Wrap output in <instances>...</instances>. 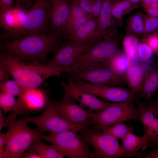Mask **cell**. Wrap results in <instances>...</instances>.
<instances>
[{
    "label": "cell",
    "mask_w": 158,
    "mask_h": 158,
    "mask_svg": "<svg viewBox=\"0 0 158 158\" xmlns=\"http://www.w3.org/2000/svg\"><path fill=\"white\" fill-rule=\"evenodd\" d=\"M61 36L35 33L1 44V51L21 60L43 64L62 44Z\"/></svg>",
    "instance_id": "6da1fadb"
},
{
    "label": "cell",
    "mask_w": 158,
    "mask_h": 158,
    "mask_svg": "<svg viewBox=\"0 0 158 158\" xmlns=\"http://www.w3.org/2000/svg\"><path fill=\"white\" fill-rule=\"evenodd\" d=\"M0 61L10 72L14 80L27 88H37L48 78L61 77L63 70L49 67L45 64L21 60L1 51Z\"/></svg>",
    "instance_id": "7a4b0ae2"
},
{
    "label": "cell",
    "mask_w": 158,
    "mask_h": 158,
    "mask_svg": "<svg viewBox=\"0 0 158 158\" xmlns=\"http://www.w3.org/2000/svg\"><path fill=\"white\" fill-rule=\"evenodd\" d=\"M51 7L50 0H36L25 12L19 25L5 32L1 35V40L4 42L32 34H47L49 31Z\"/></svg>",
    "instance_id": "3957f363"
},
{
    "label": "cell",
    "mask_w": 158,
    "mask_h": 158,
    "mask_svg": "<svg viewBox=\"0 0 158 158\" xmlns=\"http://www.w3.org/2000/svg\"><path fill=\"white\" fill-rule=\"evenodd\" d=\"M17 114L11 111L7 121L10 136L5 150L8 158H21L25 151L35 142L43 139V133L37 129H33L23 118L17 120Z\"/></svg>",
    "instance_id": "277c9868"
},
{
    "label": "cell",
    "mask_w": 158,
    "mask_h": 158,
    "mask_svg": "<svg viewBox=\"0 0 158 158\" xmlns=\"http://www.w3.org/2000/svg\"><path fill=\"white\" fill-rule=\"evenodd\" d=\"M94 129L102 131L104 129L120 122L139 119L138 108L129 102H118L103 110L92 113Z\"/></svg>",
    "instance_id": "5b68a950"
},
{
    "label": "cell",
    "mask_w": 158,
    "mask_h": 158,
    "mask_svg": "<svg viewBox=\"0 0 158 158\" xmlns=\"http://www.w3.org/2000/svg\"><path fill=\"white\" fill-rule=\"evenodd\" d=\"M43 139L54 145L65 157L70 158H93V152L83 137L76 132L67 131L44 135Z\"/></svg>",
    "instance_id": "8992f818"
},
{
    "label": "cell",
    "mask_w": 158,
    "mask_h": 158,
    "mask_svg": "<svg viewBox=\"0 0 158 158\" xmlns=\"http://www.w3.org/2000/svg\"><path fill=\"white\" fill-rule=\"evenodd\" d=\"M79 134L93 148V158H119L126 154L118 140L107 133L94 129L83 128Z\"/></svg>",
    "instance_id": "52a82bcc"
},
{
    "label": "cell",
    "mask_w": 158,
    "mask_h": 158,
    "mask_svg": "<svg viewBox=\"0 0 158 158\" xmlns=\"http://www.w3.org/2000/svg\"><path fill=\"white\" fill-rule=\"evenodd\" d=\"M120 51L118 41L112 35L105 38L80 54L67 70L70 73L94 63L109 60Z\"/></svg>",
    "instance_id": "ba28073f"
},
{
    "label": "cell",
    "mask_w": 158,
    "mask_h": 158,
    "mask_svg": "<svg viewBox=\"0 0 158 158\" xmlns=\"http://www.w3.org/2000/svg\"><path fill=\"white\" fill-rule=\"evenodd\" d=\"M23 119L27 122L35 125L40 131L44 133H58L67 131L78 132L87 128L81 125L75 124L63 118L56 109L53 102H50L40 115L35 117H26Z\"/></svg>",
    "instance_id": "9c48e42d"
},
{
    "label": "cell",
    "mask_w": 158,
    "mask_h": 158,
    "mask_svg": "<svg viewBox=\"0 0 158 158\" xmlns=\"http://www.w3.org/2000/svg\"><path fill=\"white\" fill-rule=\"evenodd\" d=\"M68 73L70 78L95 85L119 86L126 83L124 78L116 73L105 61L92 64Z\"/></svg>",
    "instance_id": "30bf717a"
},
{
    "label": "cell",
    "mask_w": 158,
    "mask_h": 158,
    "mask_svg": "<svg viewBox=\"0 0 158 158\" xmlns=\"http://www.w3.org/2000/svg\"><path fill=\"white\" fill-rule=\"evenodd\" d=\"M69 78L78 87L108 101L133 104L137 100L136 94L130 89L95 85L78 79Z\"/></svg>",
    "instance_id": "8fae6325"
},
{
    "label": "cell",
    "mask_w": 158,
    "mask_h": 158,
    "mask_svg": "<svg viewBox=\"0 0 158 158\" xmlns=\"http://www.w3.org/2000/svg\"><path fill=\"white\" fill-rule=\"evenodd\" d=\"M97 43L81 42L67 39L54 53V56L47 59L45 64L51 67L62 69L66 72L80 54Z\"/></svg>",
    "instance_id": "7c38bea8"
},
{
    "label": "cell",
    "mask_w": 158,
    "mask_h": 158,
    "mask_svg": "<svg viewBox=\"0 0 158 158\" xmlns=\"http://www.w3.org/2000/svg\"><path fill=\"white\" fill-rule=\"evenodd\" d=\"M75 100L64 94L62 99L58 102H53L58 112L65 120L75 124L88 127L93 124L92 111L84 109L77 104Z\"/></svg>",
    "instance_id": "4fadbf2b"
},
{
    "label": "cell",
    "mask_w": 158,
    "mask_h": 158,
    "mask_svg": "<svg viewBox=\"0 0 158 158\" xmlns=\"http://www.w3.org/2000/svg\"><path fill=\"white\" fill-rule=\"evenodd\" d=\"M139 119L143 125L147 142L143 151L150 146L158 145V110L155 108L137 100Z\"/></svg>",
    "instance_id": "5bb4252c"
},
{
    "label": "cell",
    "mask_w": 158,
    "mask_h": 158,
    "mask_svg": "<svg viewBox=\"0 0 158 158\" xmlns=\"http://www.w3.org/2000/svg\"><path fill=\"white\" fill-rule=\"evenodd\" d=\"M68 79L67 83L62 82L61 84L64 94L78 101L82 107H88L92 111H100L113 104L99 99L95 95L78 87L71 78Z\"/></svg>",
    "instance_id": "9a60e30c"
},
{
    "label": "cell",
    "mask_w": 158,
    "mask_h": 158,
    "mask_svg": "<svg viewBox=\"0 0 158 158\" xmlns=\"http://www.w3.org/2000/svg\"><path fill=\"white\" fill-rule=\"evenodd\" d=\"M50 34L62 36L71 4L74 0H50Z\"/></svg>",
    "instance_id": "2e32d148"
},
{
    "label": "cell",
    "mask_w": 158,
    "mask_h": 158,
    "mask_svg": "<svg viewBox=\"0 0 158 158\" xmlns=\"http://www.w3.org/2000/svg\"><path fill=\"white\" fill-rule=\"evenodd\" d=\"M66 37L67 39L81 42L95 43L105 38L99 28L97 18L93 16L79 28Z\"/></svg>",
    "instance_id": "e0dca14e"
},
{
    "label": "cell",
    "mask_w": 158,
    "mask_h": 158,
    "mask_svg": "<svg viewBox=\"0 0 158 158\" xmlns=\"http://www.w3.org/2000/svg\"><path fill=\"white\" fill-rule=\"evenodd\" d=\"M148 68L143 63L131 62L125 73L126 83L136 95L140 91Z\"/></svg>",
    "instance_id": "ac0fdd59"
},
{
    "label": "cell",
    "mask_w": 158,
    "mask_h": 158,
    "mask_svg": "<svg viewBox=\"0 0 158 158\" xmlns=\"http://www.w3.org/2000/svg\"><path fill=\"white\" fill-rule=\"evenodd\" d=\"M158 90V62L156 65L149 69L139 92L137 95L147 101H150Z\"/></svg>",
    "instance_id": "d6986e66"
},
{
    "label": "cell",
    "mask_w": 158,
    "mask_h": 158,
    "mask_svg": "<svg viewBox=\"0 0 158 158\" xmlns=\"http://www.w3.org/2000/svg\"><path fill=\"white\" fill-rule=\"evenodd\" d=\"M18 97L27 111L42 109L47 102L43 92L37 88H27L21 97Z\"/></svg>",
    "instance_id": "ffe728a7"
},
{
    "label": "cell",
    "mask_w": 158,
    "mask_h": 158,
    "mask_svg": "<svg viewBox=\"0 0 158 158\" xmlns=\"http://www.w3.org/2000/svg\"><path fill=\"white\" fill-rule=\"evenodd\" d=\"M121 140L122 146L126 153V157H141L142 153L139 152V151L140 150L143 151L147 142L144 134L142 136H139L134 135L133 132H130Z\"/></svg>",
    "instance_id": "44dd1931"
},
{
    "label": "cell",
    "mask_w": 158,
    "mask_h": 158,
    "mask_svg": "<svg viewBox=\"0 0 158 158\" xmlns=\"http://www.w3.org/2000/svg\"><path fill=\"white\" fill-rule=\"evenodd\" d=\"M111 0H104L97 22L99 30L105 37L110 35L109 29L113 24Z\"/></svg>",
    "instance_id": "7402d4cb"
},
{
    "label": "cell",
    "mask_w": 158,
    "mask_h": 158,
    "mask_svg": "<svg viewBox=\"0 0 158 158\" xmlns=\"http://www.w3.org/2000/svg\"><path fill=\"white\" fill-rule=\"evenodd\" d=\"M25 12L22 10L20 7L12 8H11L0 17L1 26L6 32L14 29L21 22Z\"/></svg>",
    "instance_id": "603a6c76"
},
{
    "label": "cell",
    "mask_w": 158,
    "mask_h": 158,
    "mask_svg": "<svg viewBox=\"0 0 158 158\" xmlns=\"http://www.w3.org/2000/svg\"><path fill=\"white\" fill-rule=\"evenodd\" d=\"M0 107L5 113L10 111L22 115L26 111L20 99L18 98L16 100L15 96L11 95L1 92Z\"/></svg>",
    "instance_id": "cb8c5ba5"
},
{
    "label": "cell",
    "mask_w": 158,
    "mask_h": 158,
    "mask_svg": "<svg viewBox=\"0 0 158 158\" xmlns=\"http://www.w3.org/2000/svg\"><path fill=\"white\" fill-rule=\"evenodd\" d=\"M126 29L127 33L145 36L144 14L138 11L130 16L127 20Z\"/></svg>",
    "instance_id": "d4e9b609"
},
{
    "label": "cell",
    "mask_w": 158,
    "mask_h": 158,
    "mask_svg": "<svg viewBox=\"0 0 158 158\" xmlns=\"http://www.w3.org/2000/svg\"><path fill=\"white\" fill-rule=\"evenodd\" d=\"M140 6V4H134L128 0H116L112 3L111 5L112 16L116 20L118 25H121L123 16Z\"/></svg>",
    "instance_id": "484cf974"
},
{
    "label": "cell",
    "mask_w": 158,
    "mask_h": 158,
    "mask_svg": "<svg viewBox=\"0 0 158 158\" xmlns=\"http://www.w3.org/2000/svg\"><path fill=\"white\" fill-rule=\"evenodd\" d=\"M106 62L116 73L123 77L125 73L131 63L125 52L121 51L106 61Z\"/></svg>",
    "instance_id": "4316f807"
},
{
    "label": "cell",
    "mask_w": 158,
    "mask_h": 158,
    "mask_svg": "<svg viewBox=\"0 0 158 158\" xmlns=\"http://www.w3.org/2000/svg\"><path fill=\"white\" fill-rule=\"evenodd\" d=\"M41 140L34 142L31 146L42 158H63L64 156L53 144L47 145Z\"/></svg>",
    "instance_id": "83f0119b"
},
{
    "label": "cell",
    "mask_w": 158,
    "mask_h": 158,
    "mask_svg": "<svg viewBox=\"0 0 158 158\" xmlns=\"http://www.w3.org/2000/svg\"><path fill=\"white\" fill-rule=\"evenodd\" d=\"M137 37L133 34L127 33L123 39L124 52L131 62L138 54L137 48L140 42Z\"/></svg>",
    "instance_id": "f1b7e54d"
},
{
    "label": "cell",
    "mask_w": 158,
    "mask_h": 158,
    "mask_svg": "<svg viewBox=\"0 0 158 158\" xmlns=\"http://www.w3.org/2000/svg\"><path fill=\"white\" fill-rule=\"evenodd\" d=\"M134 130L133 127L131 125H127L121 122L106 128L102 131L112 135L118 140H121L128 133H133Z\"/></svg>",
    "instance_id": "f546056e"
},
{
    "label": "cell",
    "mask_w": 158,
    "mask_h": 158,
    "mask_svg": "<svg viewBox=\"0 0 158 158\" xmlns=\"http://www.w3.org/2000/svg\"><path fill=\"white\" fill-rule=\"evenodd\" d=\"M27 88L21 85L14 80H9L0 83L1 92L18 97H21Z\"/></svg>",
    "instance_id": "4dcf8cb0"
},
{
    "label": "cell",
    "mask_w": 158,
    "mask_h": 158,
    "mask_svg": "<svg viewBox=\"0 0 158 158\" xmlns=\"http://www.w3.org/2000/svg\"><path fill=\"white\" fill-rule=\"evenodd\" d=\"M92 16V15H89L66 22L63 29L64 35L66 37L68 35L78 29Z\"/></svg>",
    "instance_id": "1f68e13d"
},
{
    "label": "cell",
    "mask_w": 158,
    "mask_h": 158,
    "mask_svg": "<svg viewBox=\"0 0 158 158\" xmlns=\"http://www.w3.org/2000/svg\"><path fill=\"white\" fill-rule=\"evenodd\" d=\"M137 53L140 60L145 62L150 60L154 53L151 48L143 41L140 42L138 45Z\"/></svg>",
    "instance_id": "d6a6232c"
},
{
    "label": "cell",
    "mask_w": 158,
    "mask_h": 158,
    "mask_svg": "<svg viewBox=\"0 0 158 158\" xmlns=\"http://www.w3.org/2000/svg\"><path fill=\"white\" fill-rule=\"evenodd\" d=\"M89 15L80 6L76 0H74L71 4L69 16L66 22Z\"/></svg>",
    "instance_id": "836d02e7"
},
{
    "label": "cell",
    "mask_w": 158,
    "mask_h": 158,
    "mask_svg": "<svg viewBox=\"0 0 158 158\" xmlns=\"http://www.w3.org/2000/svg\"><path fill=\"white\" fill-rule=\"evenodd\" d=\"M144 17L146 35L158 31V18L148 14Z\"/></svg>",
    "instance_id": "e575fe53"
},
{
    "label": "cell",
    "mask_w": 158,
    "mask_h": 158,
    "mask_svg": "<svg viewBox=\"0 0 158 158\" xmlns=\"http://www.w3.org/2000/svg\"><path fill=\"white\" fill-rule=\"evenodd\" d=\"M158 32L146 35L142 40L151 48L154 53L156 54L158 53Z\"/></svg>",
    "instance_id": "d590c367"
},
{
    "label": "cell",
    "mask_w": 158,
    "mask_h": 158,
    "mask_svg": "<svg viewBox=\"0 0 158 158\" xmlns=\"http://www.w3.org/2000/svg\"><path fill=\"white\" fill-rule=\"evenodd\" d=\"M9 136L10 133L8 131L5 133L1 132L0 133V158H8L4 148Z\"/></svg>",
    "instance_id": "8d00e7d4"
},
{
    "label": "cell",
    "mask_w": 158,
    "mask_h": 158,
    "mask_svg": "<svg viewBox=\"0 0 158 158\" xmlns=\"http://www.w3.org/2000/svg\"><path fill=\"white\" fill-rule=\"evenodd\" d=\"M12 76L9 70L5 64L0 61V83L10 80Z\"/></svg>",
    "instance_id": "74e56055"
},
{
    "label": "cell",
    "mask_w": 158,
    "mask_h": 158,
    "mask_svg": "<svg viewBox=\"0 0 158 158\" xmlns=\"http://www.w3.org/2000/svg\"><path fill=\"white\" fill-rule=\"evenodd\" d=\"M92 8V15L97 18L99 15L104 0H89Z\"/></svg>",
    "instance_id": "f35d334b"
},
{
    "label": "cell",
    "mask_w": 158,
    "mask_h": 158,
    "mask_svg": "<svg viewBox=\"0 0 158 158\" xmlns=\"http://www.w3.org/2000/svg\"><path fill=\"white\" fill-rule=\"evenodd\" d=\"M14 0H16L18 4H19L20 0H0V17L11 8Z\"/></svg>",
    "instance_id": "ab89813d"
},
{
    "label": "cell",
    "mask_w": 158,
    "mask_h": 158,
    "mask_svg": "<svg viewBox=\"0 0 158 158\" xmlns=\"http://www.w3.org/2000/svg\"><path fill=\"white\" fill-rule=\"evenodd\" d=\"M76 0L88 14L92 15V7L89 0Z\"/></svg>",
    "instance_id": "60d3db41"
},
{
    "label": "cell",
    "mask_w": 158,
    "mask_h": 158,
    "mask_svg": "<svg viewBox=\"0 0 158 158\" xmlns=\"http://www.w3.org/2000/svg\"><path fill=\"white\" fill-rule=\"evenodd\" d=\"M21 158H42L31 146L26 153L23 154Z\"/></svg>",
    "instance_id": "b9f144b4"
},
{
    "label": "cell",
    "mask_w": 158,
    "mask_h": 158,
    "mask_svg": "<svg viewBox=\"0 0 158 158\" xmlns=\"http://www.w3.org/2000/svg\"><path fill=\"white\" fill-rule=\"evenodd\" d=\"M143 8L149 15L158 18V9H157L150 6Z\"/></svg>",
    "instance_id": "7bdbcfd3"
},
{
    "label": "cell",
    "mask_w": 158,
    "mask_h": 158,
    "mask_svg": "<svg viewBox=\"0 0 158 158\" xmlns=\"http://www.w3.org/2000/svg\"><path fill=\"white\" fill-rule=\"evenodd\" d=\"M146 158H158V145L152 147L149 153L145 155Z\"/></svg>",
    "instance_id": "ee69618b"
},
{
    "label": "cell",
    "mask_w": 158,
    "mask_h": 158,
    "mask_svg": "<svg viewBox=\"0 0 158 158\" xmlns=\"http://www.w3.org/2000/svg\"><path fill=\"white\" fill-rule=\"evenodd\" d=\"M33 0H20L18 5H20L25 8H28L31 6Z\"/></svg>",
    "instance_id": "f6af8a7d"
},
{
    "label": "cell",
    "mask_w": 158,
    "mask_h": 158,
    "mask_svg": "<svg viewBox=\"0 0 158 158\" xmlns=\"http://www.w3.org/2000/svg\"><path fill=\"white\" fill-rule=\"evenodd\" d=\"M153 0H142L141 5L143 8L150 6L152 3Z\"/></svg>",
    "instance_id": "bcb514c9"
},
{
    "label": "cell",
    "mask_w": 158,
    "mask_h": 158,
    "mask_svg": "<svg viewBox=\"0 0 158 158\" xmlns=\"http://www.w3.org/2000/svg\"><path fill=\"white\" fill-rule=\"evenodd\" d=\"M148 104L155 108L158 110V97L154 100L149 101Z\"/></svg>",
    "instance_id": "7dc6e473"
},
{
    "label": "cell",
    "mask_w": 158,
    "mask_h": 158,
    "mask_svg": "<svg viewBox=\"0 0 158 158\" xmlns=\"http://www.w3.org/2000/svg\"><path fill=\"white\" fill-rule=\"evenodd\" d=\"M150 6L158 9V0H153Z\"/></svg>",
    "instance_id": "c3c4849f"
},
{
    "label": "cell",
    "mask_w": 158,
    "mask_h": 158,
    "mask_svg": "<svg viewBox=\"0 0 158 158\" xmlns=\"http://www.w3.org/2000/svg\"><path fill=\"white\" fill-rule=\"evenodd\" d=\"M131 3L135 5L139 4V3H141L142 0H128Z\"/></svg>",
    "instance_id": "681fc988"
},
{
    "label": "cell",
    "mask_w": 158,
    "mask_h": 158,
    "mask_svg": "<svg viewBox=\"0 0 158 158\" xmlns=\"http://www.w3.org/2000/svg\"><path fill=\"white\" fill-rule=\"evenodd\" d=\"M111 0V1H113V2H114V1H115L116 0Z\"/></svg>",
    "instance_id": "f907efd6"
},
{
    "label": "cell",
    "mask_w": 158,
    "mask_h": 158,
    "mask_svg": "<svg viewBox=\"0 0 158 158\" xmlns=\"http://www.w3.org/2000/svg\"><path fill=\"white\" fill-rule=\"evenodd\" d=\"M157 62H158V61Z\"/></svg>",
    "instance_id": "816d5d0a"
}]
</instances>
